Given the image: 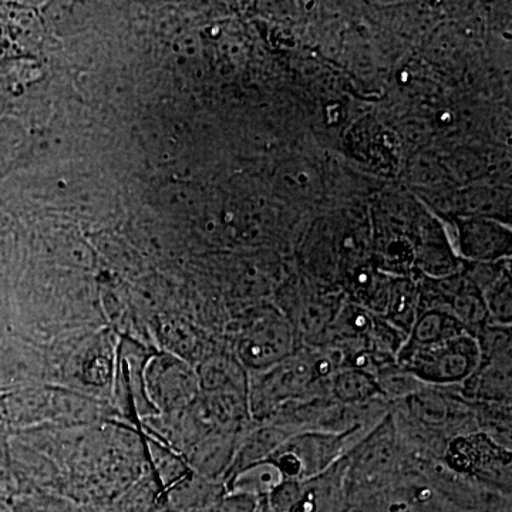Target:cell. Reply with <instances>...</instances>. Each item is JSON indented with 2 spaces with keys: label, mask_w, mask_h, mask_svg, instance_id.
Wrapping results in <instances>:
<instances>
[{
  "label": "cell",
  "mask_w": 512,
  "mask_h": 512,
  "mask_svg": "<svg viewBox=\"0 0 512 512\" xmlns=\"http://www.w3.org/2000/svg\"><path fill=\"white\" fill-rule=\"evenodd\" d=\"M333 350V349H332ZM325 350H303L262 372L252 389V406L259 414L275 412L286 403L302 400L320 383L330 382L339 360Z\"/></svg>",
  "instance_id": "cell-1"
},
{
  "label": "cell",
  "mask_w": 512,
  "mask_h": 512,
  "mask_svg": "<svg viewBox=\"0 0 512 512\" xmlns=\"http://www.w3.org/2000/svg\"><path fill=\"white\" fill-rule=\"evenodd\" d=\"M480 365V346L470 333L430 345L404 342L397 352V366L420 383H464Z\"/></svg>",
  "instance_id": "cell-2"
},
{
  "label": "cell",
  "mask_w": 512,
  "mask_h": 512,
  "mask_svg": "<svg viewBox=\"0 0 512 512\" xmlns=\"http://www.w3.org/2000/svg\"><path fill=\"white\" fill-rule=\"evenodd\" d=\"M346 434L309 433L285 441L276 448L272 463L289 477L305 476L332 463L345 443Z\"/></svg>",
  "instance_id": "cell-3"
},
{
  "label": "cell",
  "mask_w": 512,
  "mask_h": 512,
  "mask_svg": "<svg viewBox=\"0 0 512 512\" xmlns=\"http://www.w3.org/2000/svg\"><path fill=\"white\" fill-rule=\"evenodd\" d=\"M293 336L291 329L281 320H269L252 329L239 345V355L252 369L265 372L291 356Z\"/></svg>",
  "instance_id": "cell-4"
},
{
  "label": "cell",
  "mask_w": 512,
  "mask_h": 512,
  "mask_svg": "<svg viewBox=\"0 0 512 512\" xmlns=\"http://www.w3.org/2000/svg\"><path fill=\"white\" fill-rule=\"evenodd\" d=\"M464 392L485 403H511V352L481 360L474 375L464 382Z\"/></svg>",
  "instance_id": "cell-5"
},
{
  "label": "cell",
  "mask_w": 512,
  "mask_h": 512,
  "mask_svg": "<svg viewBox=\"0 0 512 512\" xmlns=\"http://www.w3.org/2000/svg\"><path fill=\"white\" fill-rule=\"evenodd\" d=\"M329 387L336 400L348 406L367 403L377 396H383L376 376L356 367L336 370L330 377Z\"/></svg>",
  "instance_id": "cell-6"
},
{
  "label": "cell",
  "mask_w": 512,
  "mask_h": 512,
  "mask_svg": "<svg viewBox=\"0 0 512 512\" xmlns=\"http://www.w3.org/2000/svg\"><path fill=\"white\" fill-rule=\"evenodd\" d=\"M468 333L454 315L446 312L429 311L414 322L407 342L414 345H430L443 340L457 338Z\"/></svg>",
  "instance_id": "cell-7"
},
{
  "label": "cell",
  "mask_w": 512,
  "mask_h": 512,
  "mask_svg": "<svg viewBox=\"0 0 512 512\" xmlns=\"http://www.w3.org/2000/svg\"><path fill=\"white\" fill-rule=\"evenodd\" d=\"M414 419L427 427H441L451 419V407L446 397L430 390H419L407 399Z\"/></svg>",
  "instance_id": "cell-8"
},
{
  "label": "cell",
  "mask_w": 512,
  "mask_h": 512,
  "mask_svg": "<svg viewBox=\"0 0 512 512\" xmlns=\"http://www.w3.org/2000/svg\"><path fill=\"white\" fill-rule=\"evenodd\" d=\"M392 320L397 328L406 330L410 333L416 315H414V295L412 289L407 285L400 286L396 292H393L392 301Z\"/></svg>",
  "instance_id": "cell-9"
}]
</instances>
